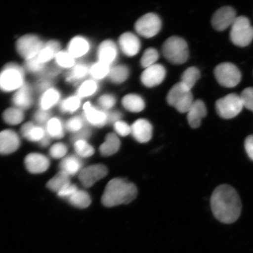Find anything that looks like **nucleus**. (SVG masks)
Returning <instances> with one entry per match:
<instances>
[{
  "instance_id": "f257e3e1",
  "label": "nucleus",
  "mask_w": 253,
  "mask_h": 253,
  "mask_svg": "<svg viewBox=\"0 0 253 253\" xmlns=\"http://www.w3.org/2000/svg\"><path fill=\"white\" fill-rule=\"evenodd\" d=\"M211 206L214 216L221 223L235 222L241 214L239 195L229 185H221L215 188L211 196Z\"/></svg>"
},
{
  "instance_id": "f03ea898",
  "label": "nucleus",
  "mask_w": 253,
  "mask_h": 253,
  "mask_svg": "<svg viewBox=\"0 0 253 253\" xmlns=\"http://www.w3.org/2000/svg\"><path fill=\"white\" fill-rule=\"evenodd\" d=\"M137 188L126 179L116 178L107 183L102 197L104 207L111 208L128 204L137 197Z\"/></svg>"
},
{
  "instance_id": "7ed1b4c3",
  "label": "nucleus",
  "mask_w": 253,
  "mask_h": 253,
  "mask_svg": "<svg viewBox=\"0 0 253 253\" xmlns=\"http://www.w3.org/2000/svg\"><path fill=\"white\" fill-rule=\"evenodd\" d=\"M25 83L24 69L15 63H8L0 71V90L17 91Z\"/></svg>"
},
{
  "instance_id": "20e7f679",
  "label": "nucleus",
  "mask_w": 253,
  "mask_h": 253,
  "mask_svg": "<svg viewBox=\"0 0 253 253\" xmlns=\"http://www.w3.org/2000/svg\"><path fill=\"white\" fill-rule=\"evenodd\" d=\"M163 53L168 61L172 64L182 65L188 59V44L181 37H170L163 44Z\"/></svg>"
},
{
  "instance_id": "39448f33",
  "label": "nucleus",
  "mask_w": 253,
  "mask_h": 253,
  "mask_svg": "<svg viewBox=\"0 0 253 253\" xmlns=\"http://www.w3.org/2000/svg\"><path fill=\"white\" fill-rule=\"evenodd\" d=\"M167 100L169 105L180 113H188L194 103L191 90L181 82L170 88Z\"/></svg>"
},
{
  "instance_id": "423d86ee",
  "label": "nucleus",
  "mask_w": 253,
  "mask_h": 253,
  "mask_svg": "<svg viewBox=\"0 0 253 253\" xmlns=\"http://www.w3.org/2000/svg\"><path fill=\"white\" fill-rule=\"evenodd\" d=\"M230 39L235 45L248 46L253 40V27L245 16L237 17L231 27Z\"/></svg>"
},
{
  "instance_id": "0eeeda50",
  "label": "nucleus",
  "mask_w": 253,
  "mask_h": 253,
  "mask_svg": "<svg viewBox=\"0 0 253 253\" xmlns=\"http://www.w3.org/2000/svg\"><path fill=\"white\" fill-rule=\"evenodd\" d=\"M214 77L221 86L232 88L237 86L242 79L241 72L232 63L225 62L217 65L214 69Z\"/></svg>"
},
{
  "instance_id": "6e6552de",
  "label": "nucleus",
  "mask_w": 253,
  "mask_h": 253,
  "mask_svg": "<svg viewBox=\"0 0 253 253\" xmlns=\"http://www.w3.org/2000/svg\"><path fill=\"white\" fill-rule=\"evenodd\" d=\"M44 43L39 36L27 34L21 37L16 43V49L25 61L36 58L42 49Z\"/></svg>"
},
{
  "instance_id": "1a4fd4ad",
  "label": "nucleus",
  "mask_w": 253,
  "mask_h": 253,
  "mask_svg": "<svg viewBox=\"0 0 253 253\" xmlns=\"http://www.w3.org/2000/svg\"><path fill=\"white\" fill-rule=\"evenodd\" d=\"M243 104L240 95L230 93L217 100L216 112L220 118L230 119L235 118L242 112Z\"/></svg>"
},
{
  "instance_id": "9d476101",
  "label": "nucleus",
  "mask_w": 253,
  "mask_h": 253,
  "mask_svg": "<svg viewBox=\"0 0 253 253\" xmlns=\"http://www.w3.org/2000/svg\"><path fill=\"white\" fill-rule=\"evenodd\" d=\"M162 27L161 19L154 13L142 16L136 21L135 30L140 36L147 39L156 36Z\"/></svg>"
},
{
  "instance_id": "9b49d317",
  "label": "nucleus",
  "mask_w": 253,
  "mask_h": 253,
  "mask_svg": "<svg viewBox=\"0 0 253 253\" xmlns=\"http://www.w3.org/2000/svg\"><path fill=\"white\" fill-rule=\"evenodd\" d=\"M108 170L102 164L84 168L79 173V179L85 188H90L107 175Z\"/></svg>"
},
{
  "instance_id": "f8f14e48",
  "label": "nucleus",
  "mask_w": 253,
  "mask_h": 253,
  "mask_svg": "<svg viewBox=\"0 0 253 253\" xmlns=\"http://www.w3.org/2000/svg\"><path fill=\"white\" fill-rule=\"evenodd\" d=\"M235 9L226 6L217 9L211 18V24L215 30L223 31L232 25L237 18Z\"/></svg>"
},
{
  "instance_id": "ddd939ff",
  "label": "nucleus",
  "mask_w": 253,
  "mask_h": 253,
  "mask_svg": "<svg viewBox=\"0 0 253 253\" xmlns=\"http://www.w3.org/2000/svg\"><path fill=\"white\" fill-rule=\"evenodd\" d=\"M166 76V70L162 65L155 64L142 73L141 80L144 86L153 87L160 84Z\"/></svg>"
},
{
  "instance_id": "4468645a",
  "label": "nucleus",
  "mask_w": 253,
  "mask_h": 253,
  "mask_svg": "<svg viewBox=\"0 0 253 253\" xmlns=\"http://www.w3.org/2000/svg\"><path fill=\"white\" fill-rule=\"evenodd\" d=\"M83 116L88 125L96 127H102L108 122V113L95 108L90 102L84 104Z\"/></svg>"
},
{
  "instance_id": "2eb2a0df",
  "label": "nucleus",
  "mask_w": 253,
  "mask_h": 253,
  "mask_svg": "<svg viewBox=\"0 0 253 253\" xmlns=\"http://www.w3.org/2000/svg\"><path fill=\"white\" fill-rule=\"evenodd\" d=\"M21 144L17 132L11 129L0 132V154L8 155L17 151Z\"/></svg>"
},
{
  "instance_id": "dca6fc26",
  "label": "nucleus",
  "mask_w": 253,
  "mask_h": 253,
  "mask_svg": "<svg viewBox=\"0 0 253 253\" xmlns=\"http://www.w3.org/2000/svg\"><path fill=\"white\" fill-rule=\"evenodd\" d=\"M25 167L32 173H41L48 169L50 166L49 158L40 153H31L25 158Z\"/></svg>"
},
{
  "instance_id": "f3484780",
  "label": "nucleus",
  "mask_w": 253,
  "mask_h": 253,
  "mask_svg": "<svg viewBox=\"0 0 253 253\" xmlns=\"http://www.w3.org/2000/svg\"><path fill=\"white\" fill-rule=\"evenodd\" d=\"M131 134L136 141L146 143L153 136V126L147 120L138 119L131 126Z\"/></svg>"
},
{
  "instance_id": "a211bd4d",
  "label": "nucleus",
  "mask_w": 253,
  "mask_h": 253,
  "mask_svg": "<svg viewBox=\"0 0 253 253\" xmlns=\"http://www.w3.org/2000/svg\"><path fill=\"white\" fill-rule=\"evenodd\" d=\"M119 45L125 55L132 57L137 55L140 51L141 43L135 34L128 32L120 37Z\"/></svg>"
},
{
  "instance_id": "6ab92c4d",
  "label": "nucleus",
  "mask_w": 253,
  "mask_h": 253,
  "mask_svg": "<svg viewBox=\"0 0 253 253\" xmlns=\"http://www.w3.org/2000/svg\"><path fill=\"white\" fill-rule=\"evenodd\" d=\"M14 107L24 110L30 108L33 103V88L31 85L25 83L16 91L12 99Z\"/></svg>"
},
{
  "instance_id": "aec40b11",
  "label": "nucleus",
  "mask_w": 253,
  "mask_h": 253,
  "mask_svg": "<svg viewBox=\"0 0 253 253\" xmlns=\"http://www.w3.org/2000/svg\"><path fill=\"white\" fill-rule=\"evenodd\" d=\"M118 53V47L113 41H104L98 47V61L110 66L115 62Z\"/></svg>"
},
{
  "instance_id": "412c9836",
  "label": "nucleus",
  "mask_w": 253,
  "mask_h": 253,
  "mask_svg": "<svg viewBox=\"0 0 253 253\" xmlns=\"http://www.w3.org/2000/svg\"><path fill=\"white\" fill-rule=\"evenodd\" d=\"M21 133L27 140L40 142L47 134L45 126L37 125L34 122H28L22 126Z\"/></svg>"
},
{
  "instance_id": "4be33fe9",
  "label": "nucleus",
  "mask_w": 253,
  "mask_h": 253,
  "mask_svg": "<svg viewBox=\"0 0 253 253\" xmlns=\"http://www.w3.org/2000/svg\"><path fill=\"white\" fill-rule=\"evenodd\" d=\"M207 114V107L203 101H195L188 112L187 119L190 126L192 128H198L201 125L202 119Z\"/></svg>"
},
{
  "instance_id": "5701e85b",
  "label": "nucleus",
  "mask_w": 253,
  "mask_h": 253,
  "mask_svg": "<svg viewBox=\"0 0 253 253\" xmlns=\"http://www.w3.org/2000/svg\"><path fill=\"white\" fill-rule=\"evenodd\" d=\"M90 43L84 37L77 36L72 39L69 43L68 51L75 59L80 58L86 55L89 52Z\"/></svg>"
},
{
  "instance_id": "b1692460",
  "label": "nucleus",
  "mask_w": 253,
  "mask_h": 253,
  "mask_svg": "<svg viewBox=\"0 0 253 253\" xmlns=\"http://www.w3.org/2000/svg\"><path fill=\"white\" fill-rule=\"evenodd\" d=\"M83 163L80 157L75 155L66 157L62 160L59 164L60 170L65 172L68 175L72 176L79 173L83 169Z\"/></svg>"
},
{
  "instance_id": "393cba45",
  "label": "nucleus",
  "mask_w": 253,
  "mask_h": 253,
  "mask_svg": "<svg viewBox=\"0 0 253 253\" xmlns=\"http://www.w3.org/2000/svg\"><path fill=\"white\" fill-rule=\"evenodd\" d=\"M61 44L56 40H50L44 43L42 49L37 56L41 63L46 64L47 62L55 58L57 54L61 51Z\"/></svg>"
},
{
  "instance_id": "a878e982",
  "label": "nucleus",
  "mask_w": 253,
  "mask_h": 253,
  "mask_svg": "<svg viewBox=\"0 0 253 253\" xmlns=\"http://www.w3.org/2000/svg\"><path fill=\"white\" fill-rule=\"evenodd\" d=\"M61 94L55 88L51 87L43 92L39 100L40 109L49 111L61 100Z\"/></svg>"
},
{
  "instance_id": "bb28decb",
  "label": "nucleus",
  "mask_w": 253,
  "mask_h": 253,
  "mask_svg": "<svg viewBox=\"0 0 253 253\" xmlns=\"http://www.w3.org/2000/svg\"><path fill=\"white\" fill-rule=\"evenodd\" d=\"M120 145L118 136L115 133H109L106 135L105 141L100 145V153L104 157L113 156L118 153Z\"/></svg>"
},
{
  "instance_id": "cd10ccee",
  "label": "nucleus",
  "mask_w": 253,
  "mask_h": 253,
  "mask_svg": "<svg viewBox=\"0 0 253 253\" xmlns=\"http://www.w3.org/2000/svg\"><path fill=\"white\" fill-rule=\"evenodd\" d=\"M90 67L86 63H78L66 75V80L69 83L77 84L89 74Z\"/></svg>"
},
{
  "instance_id": "c85d7f7f",
  "label": "nucleus",
  "mask_w": 253,
  "mask_h": 253,
  "mask_svg": "<svg viewBox=\"0 0 253 253\" xmlns=\"http://www.w3.org/2000/svg\"><path fill=\"white\" fill-rule=\"evenodd\" d=\"M122 104L126 110L132 113H139L145 108L143 99L137 94H129L122 99Z\"/></svg>"
},
{
  "instance_id": "c756f323",
  "label": "nucleus",
  "mask_w": 253,
  "mask_h": 253,
  "mask_svg": "<svg viewBox=\"0 0 253 253\" xmlns=\"http://www.w3.org/2000/svg\"><path fill=\"white\" fill-rule=\"evenodd\" d=\"M45 126L47 133L50 138L61 139L64 137L65 126L61 119L57 118H51Z\"/></svg>"
},
{
  "instance_id": "7c9ffc66",
  "label": "nucleus",
  "mask_w": 253,
  "mask_h": 253,
  "mask_svg": "<svg viewBox=\"0 0 253 253\" xmlns=\"http://www.w3.org/2000/svg\"><path fill=\"white\" fill-rule=\"evenodd\" d=\"M70 177L67 173L60 170L47 183V187L52 191L58 193L60 190L71 183Z\"/></svg>"
},
{
  "instance_id": "2f4dec72",
  "label": "nucleus",
  "mask_w": 253,
  "mask_h": 253,
  "mask_svg": "<svg viewBox=\"0 0 253 253\" xmlns=\"http://www.w3.org/2000/svg\"><path fill=\"white\" fill-rule=\"evenodd\" d=\"M2 118L9 125H19L24 119V110L15 107H10L3 113Z\"/></svg>"
},
{
  "instance_id": "473e14b6",
  "label": "nucleus",
  "mask_w": 253,
  "mask_h": 253,
  "mask_svg": "<svg viewBox=\"0 0 253 253\" xmlns=\"http://www.w3.org/2000/svg\"><path fill=\"white\" fill-rule=\"evenodd\" d=\"M68 199L72 205L80 209H85L89 207L91 202L89 194L84 190H78Z\"/></svg>"
},
{
  "instance_id": "72a5a7b5",
  "label": "nucleus",
  "mask_w": 253,
  "mask_h": 253,
  "mask_svg": "<svg viewBox=\"0 0 253 253\" xmlns=\"http://www.w3.org/2000/svg\"><path fill=\"white\" fill-rule=\"evenodd\" d=\"M129 74V70L126 66L118 65L110 68L108 77L113 83L120 84L128 79Z\"/></svg>"
},
{
  "instance_id": "f704fd0d",
  "label": "nucleus",
  "mask_w": 253,
  "mask_h": 253,
  "mask_svg": "<svg viewBox=\"0 0 253 253\" xmlns=\"http://www.w3.org/2000/svg\"><path fill=\"white\" fill-rule=\"evenodd\" d=\"M81 105V98L77 94L69 96L60 104V110L65 113H73L80 108Z\"/></svg>"
},
{
  "instance_id": "c9c22d12",
  "label": "nucleus",
  "mask_w": 253,
  "mask_h": 253,
  "mask_svg": "<svg viewBox=\"0 0 253 253\" xmlns=\"http://www.w3.org/2000/svg\"><path fill=\"white\" fill-rule=\"evenodd\" d=\"M55 59L56 65L60 69H72L77 64L76 59L68 50H61Z\"/></svg>"
},
{
  "instance_id": "e433bc0d",
  "label": "nucleus",
  "mask_w": 253,
  "mask_h": 253,
  "mask_svg": "<svg viewBox=\"0 0 253 253\" xmlns=\"http://www.w3.org/2000/svg\"><path fill=\"white\" fill-rule=\"evenodd\" d=\"M200 77V72L197 68H189L183 73L181 82L191 90Z\"/></svg>"
},
{
  "instance_id": "4c0bfd02",
  "label": "nucleus",
  "mask_w": 253,
  "mask_h": 253,
  "mask_svg": "<svg viewBox=\"0 0 253 253\" xmlns=\"http://www.w3.org/2000/svg\"><path fill=\"white\" fill-rule=\"evenodd\" d=\"M98 84L94 79L87 80L79 86L77 95L79 97L85 98L92 96L98 90Z\"/></svg>"
},
{
  "instance_id": "58836bf2",
  "label": "nucleus",
  "mask_w": 253,
  "mask_h": 253,
  "mask_svg": "<svg viewBox=\"0 0 253 253\" xmlns=\"http://www.w3.org/2000/svg\"><path fill=\"white\" fill-rule=\"evenodd\" d=\"M110 66L98 61L90 67L89 75L94 80H101L108 76Z\"/></svg>"
},
{
  "instance_id": "ea45409f",
  "label": "nucleus",
  "mask_w": 253,
  "mask_h": 253,
  "mask_svg": "<svg viewBox=\"0 0 253 253\" xmlns=\"http://www.w3.org/2000/svg\"><path fill=\"white\" fill-rule=\"evenodd\" d=\"M87 125L84 116H78L69 119L66 122L65 126L66 130L75 134L76 132L82 130V129L87 127Z\"/></svg>"
},
{
  "instance_id": "a19ab883",
  "label": "nucleus",
  "mask_w": 253,
  "mask_h": 253,
  "mask_svg": "<svg viewBox=\"0 0 253 253\" xmlns=\"http://www.w3.org/2000/svg\"><path fill=\"white\" fill-rule=\"evenodd\" d=\"M74 144L76 153L79 157L88 158L94 153V148L87 141H78Z\"/></svg>"
},
{
  "instance_id": "79ce46f5",
  "label": "nucleus",
  "mask_w": 253,
  "mask_h": 253,
  "mask_svg": "<svg viewBox=\"0 0 253 253\" xmlns=\"http://www.w3.org/2000/svg\"><path fill=\"white\" fill-rule=\"evenodd\" d=\"M159 58V53L156 49L150 48L145 50L141 59V64L142 67L146 69L156 64V62Z\"/></svg>"
},
{
  "instance_id": "37998d69",
  "label": "nucleus",
  "mask_w": 253,
  "mask_h": 253,
  "mask_svg": "<svg viewBox=\"0 0 253 253\" xmlns=\"http://www.w3.org/2000/svg\"><path fill=\"white\" fill-rule=\"evenodd\" d=\"M25 68L31 74L40 76L42 75L46 70V64L39 61L37 56L36 58L26 61Z\"/></svg>"
},
{
  "instance_id": "c03bdc74",
  "label": "nucleus",
  "mask_w": 253,
  "mask_h": 253,
  "mask_svg": "<svg viewBox=\"0 0 253 253\" xmlns=\"http://www.w3.org/2000/svg\"><path fill=\"white\" fill-rule=\"evenodd\" d=\"M240 96L243 107L253 112V87L246 88Z\"/></svg>"
},
{
  "instance_id": "a18cd8bd",
  "label": "nucleus",
  "mask_w": 253,
  "mask_h": 253,
  "mask_svg": "<svg viewBox=\"0 0 253 253\" xmlns=\"http://www.w3.org/2000/svg\"><path fill=\"white\" fill-rule=\"evenodd\" d=\"M68 147L62 142L53 145L49 150L50 157L54 159H61L64 157L68 153Z\"/></svg>"
},
{
  "instance_id": "49530a36",
  "label": "nucleus",
  "mask_w": 253,
  "mask_h": 253,
  "mask_svg": "<svg viewBox=\"0 0 253 253\" xmlns=\"http://www.w3.org/2000/svg\"><path fill=\"white\" fill-rule=\"evenodd\" d=\"M116 103V98L112 94H106L102 95L98 99L99 106L103 110L106 111V112L113 108L115 106Z\"/></svg>"
},
{
  "instance_id": "de8ad7c7",
  "label": "nucleus",
  "mask_w": 253,
  "mask_h": 253,
  "mask_svg": "<svg viewBox=\"0 0 253 253\" xmlns=\"http://www.w3.org/2000/svg\"><path fill=\"white\" fill-rule=\"evenodd\" d=\"M50 113L49 111L39 109L35 113L34 115V121L37 125L41 126H45L50 118Z\"/></svg>"
},
{
  "instance_id": "09e8293b",
  "label": "nucleus",
  "mask_w": 253,
  "mask_h": 253,
  "mask_svg": "<svg viewBox=\"0 0 253 253\" xmlns=\"http://www.w3.org/2000/svg\"><path fill=\"white\" fill-rule=\"evenodd\" d=\"M114 128H115L116 133L122 137H126V136L131 134V126L122 120H120L114 124Z\"/></svg>"
},
{
  "instance_id": "8fccbe9b",
  "label": "nucleus",
  "mask_w": 253,
  "mask_h": 253,
  "mask_svg": "<svg viewBox=\"0 0 253 253\" xmlns=\"http://www.w3.org/2000/svg\"><path fill=\"white\" fill-rule=\"evenodd\" d=\"M91 135L90 129L87 127H85L82 129V130L73 134L71 140L74 144L78 141H87L90 137Z\"/></svg>"
},
{
  "instance_id": "3c124183",
  "label": "nucleus",
  "mask_w": 253,
  "mask_h": 253,
  "mask_svg": "<svg viewBox=\"0 0 253 253\" xmlns=\"http://www.w3.org/2000/svg\"><path fill=\"white\" fill-rule=\"evenodd\" d=\"M78 190L77 185L70 183V184L66 185L64 188L60 190L58 192V195L59 197L68 199L72 197Z\"/></svg>"
},
{
  "instance_id": "603ef678",
  "label": "nucleus",
  "mask_w": 253,
  "mask_h": 253,
  "mask_svg": "<svg viewBox=\"0 0 253 253\" xmlns=\"http://www.w3.org/2000/svg\"><path fill=\"white\" fill-rule=\"evenodd\" d=\"M51 87H52V80L49 79L41 78L36 84L37 90L40 92H45Z\"/></svg>"
},
{
  "instance_id": "864d4df0",
  "label": "nucleus",
  "mask_w": 253,
  "mask_h": 253,
  "mask_svg": "<svg viewBox=\"0 0 253 253\" xmlns=\"http://www.w3.org/2000/svg\"><path fill=\"white\" fill-rule=\"evenodd\" d=\"M245 147L248 156L253 161V135H249L246 138Z\"/></svg>"
},
{
  "instance_id": "5fc2aeb1",
  "label": "nucleus",
  "mask_w": 253,
  "mask_h": 253,
  "mask_svg": "<svg viewBox=\"0 0 253 253\" xmlns=\"http://www.w3.org/2000/svg\"><path fill=\"white\" fill-rule=\"evenodd\" d=\"M122 118V114L120 112H115L108 113V122L107 124H115L116 122L120 121Z\"/></svg>"
}]
</instances>
